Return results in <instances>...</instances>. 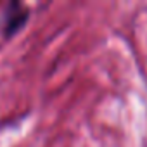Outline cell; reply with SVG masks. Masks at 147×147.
Returning <instances> with one entry per match:
<instances>
[{
  "mask_svg": "<svg viewBox=\"0 0 147 147\" xmlns=\"http://www.w3.org/2000/svg\"><path fill=\"white\" fill-rule=\"evenodd\" d=\"M30 7L26 4H23L21 0H9L4 5L2 16H0V31L5 40H11L12 36H16L21 30H24V26L30 21Z\"/></svg>",
  "mask_w": 147,
  "mask_h": 147,
  "instance_id": "cell-1",
  "label": "cell"
}]
</instances>
